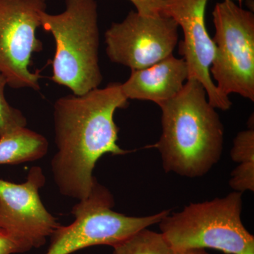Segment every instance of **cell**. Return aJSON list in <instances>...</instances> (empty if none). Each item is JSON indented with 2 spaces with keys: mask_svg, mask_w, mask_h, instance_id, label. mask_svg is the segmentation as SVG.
<instances>
[{
  "mask_svg": "<svg viewBox=\"0 0 254 254\" xmlns=\"http://www.w3.org/2000/svg\"><path fill=\"white\" fill-rule=\"evenodd\" d=\"M48 148L46 137L23 127L0 138V165L36 161L46 156Z\"/></svg>",
  "mask_w": 254,
  "mask_h": 254,
  "instance_id": "cell-12",
  "label": "cell"
},
{
  "mask_svg": "<svg viewBox=\"0 0 254 254\" xmlns=\"http://www.w3.org/2000/svg\"><path fill=\"white\" fill-rule=\"evenodd\" d=\"M41 26L55 38L52 81L78 96L98 88L103 77L96 1L66 0L61 14L41 13Z\"/></svg>",
  "mask_w": 254,
  "mask_h": 254,
  "instance_id": "cell-3",
  "label": "cell"
},
{
  "mask_svg": "<svg viewBox=\"0 0 254 254\" xmlns=\"http://www.w3.org/2000/svg\"><path fill=\"white\" fill-rule=\"evenodd\" d=\"M114 206L111 192L96 180L88 197L73 205V221L66 226L60 225L50 237L45 254H72L94 246L113 247L136 232L158 224L170 212L128 216L115 211Z\"/></svg>",
  "mask_w": 254,
  "mask_h": 254,
  "instance_id": "cell-5",
  "label": "cell"
},
{
  "mask_svg": "<svg viewBox=\"0 0 254 254\" xmlns=\"http://www.w3.org/2000/svg\"><path fill=\"white\" fill-rule=\"evenodd\" d=\"M128 105L120 83L79 96L66 95L55 102L57 152L51 171L61 194L84 199L96 181L93 170L99 159L105 154L128 153L118 144L119 128L114 120L116 110Z\"/></svg>",
  "mask_w": 254,
  "mask_h": 254,
  "instance_id": "cell-1",
  "label": "cell"
},
{
  "mask_svg": "<svg viewBox=\"0 0 254 254\" xmlns=\"http://www.w3.org/2000/svg\"><path fill=\"white\" fill-rule=\"evenodd\" d=\"M232 160L239 164L232 173L230 186L243 193L254 191V129L250 127L239 132L230 152Z\"/></svg>",
  "mask_w": 254,
  "mask_h": 254,
  "instance_id": "cell-13",
  "label": "cell"
},
{
  "mask_svg": "<svg viewBox=\"0 0 254 254\" xmlns=\"http://www.w3.org/2000/svg\"><path fill=\"white\" fill-rule=\"evenodd\" d=\"M187 79L186 63L173 55L149 67L131 71L121 88L128 100L151 101L159 106L177 96Z\"/></svg>",
  "mask_w": 254,
  "mask_h": 254,
  "instance_id": "cell-11",
  "label": "cell"
},
{
  "mask_svg": "<svg viewBox=\"0 0 254 254\" xmlns=\"http://www.w3.org/2000/svg\"><path fill=\"white\" fill-rule=\"evenodd\" d=\"M46 182L39 166L30 169L23 183L0 178V228L17 242L23 253L46 245L60 225L40 196Z\"/></svg>",
  "mask_w": 254,
  "mask_h": 254,
  "instance_id": "cell-9",
  "label": "cell"
},
{
  "mask_svg": "<svg viewBox=\"0 0 254 254\" xmlns=\"http://www.w3.org/2000/svg\"><path fill=\"white\" fill-rule=\"evenodd\" d=\"M46 0H0V73L14 89H40L39 73L30 70L34 53L43 50L36 37Z\"/></svg>",
  "mask_w": 254,
  "mask_h": 254,
  "instance_id": "cell-7",
  "label": "cell"
},
{
  "mask_svg": "<svg viewBox=\"0 0 254 254\" xmlns=\"http://www.w3.org/2000/svg\"><path fill=\"white\" fill-rule=\"evenodd\" d=\"M242 193L191 203L158 225L173 250L211 249L225 254H254V237L242 220Z\"/></svg>",
  "mask_w": 254,
  "mask_h": 254,
  "instance_id": "cell-4",
  "label": "cell"
},
{
  "mask_svg": "<svg viewBox=\"0 0 254 254\" xmlns=\"http://www.w3.org/2000/svg\"><path fill=\"white\" fill-rule=\"evenodd\" d=\"M6 86H8L7 79L0 73V138L27 125V120L21 111L11 106L5 98Z\"/></svg>",
  "mask_w": 254,
  "mask_h": 254,
  "instance_id": "cell-15",
  "label": "cell"
},
{
  "mask_svg": "<svg viewBox=\"0 0 254 254\" xmlns=\"http://www.w3.org/2000/svg\"><path fill=\"white\" fill-rule=\"evenodd\" d=\"M215 53L210 73L222 94L254 101V14L232 1L213 11Z\"/></svg>",
  "mask_w": 254,
  "mask_h": 254,
  "instance_id": "cell-6",
  "label": "cell"
},
{
  "mask_svg": "<svg viewBox=\"0 0 254 254\" xmlns=\"http://www.w3.org/2000/svg\"><path fill=\"white\" fill-rule=\"evenodd\" d=\"M178 25L163 14L128 13L105 32L110 61L133 70L143 69L173 55L179 40Z\"/></svg>",
  "mask_w": 254,
  "mask_h": 254,
  "instance_id": "cell-8",
  "label": "cell"
},
{
  "mask_svg": "<svg viewBox=\"0 0 254 254\" xmlns=\"http://www.w3.org/2000/svg\"><path fill=\"white\" fill-rule=\"evenodd\" d=\"M113 247L112 254H172L173 249L160 232L143 229Z\"/></svg>",
  "mask_w": 254,
  "mask_h": 254,
  "instance_id": "cell-14",
  "label": "cell"
},
{
  "mask_svg": "<svg viewBox=\"0 0 254 254\" xmlns=\"http://www.w3.org/2000/svg\"><path fill=\"white\" fill-rule=\"evenodd\" d=\"M208 0H165L160 13L173 18L183 31L180 54L188 68V78H195L204 87L209 103L215 109L228 110L232 103L215 86L210 68L215 53L213 39L205 25Z\"/></svg>",
  "mask_w": 254,
  "mask_h": 254,
  "instance_id": "cell-10",
  "label": "cell"
},
{
  "mask_svg": "<svg viewBox=\"0 0 254 254\" xmlns=\"http://www.w3.org/2000/svg\"><path fill=\"white\" fill-rule=\"evenodd\" d=\"M134 5L137 12L145 16L160 14L165 0H129Z\"/></svg>",
  "mask_w": 254,
  "mask_h": 254,
  "instance_id": "cell-16",
  "label": "cell"
},
{
  "mask_svg": "<svg viewBox=\"0 0 254 254\" xmlns=\"http://www.w3.org/2000/svg\"><path fill=\"white\" fill-rule=\"evenodd\" d=\"M159 107L162 133L153 146L165 171L188 178L206 175L221 158L224 127L204 87L188 78L177 96Z\"/></svg>",
  "mask_w": 254,
  "mask_h": 254,
  "instance_id": "cell-2",
  "label": "cell"
},
{
  "mask_svg": "<svg viewBox=\"0 0 254 254\" xmlns=\"http://www.w3.org/2000/svg\"><path fill=\"white\" fill-rule=\"evenodd\" d=\"M172 254H210L203 249H186V250H173Z\"/></svg>",
  "mask_w": 254,
  "mask_h": 254,
  "instance_id": "cell-18",
  "label": "cell"
},
{
  "mask_svg": "<svg viewBox=\"0 0 254 254\" xmlns=\"http://www.w3.org/2000/svg\"><path fill=\"white\" fill-rule=\"evenodd\" d=\"M23 253L22 249L10 235L0 228V254Z\"/></svg>",
  "mask_w": 254,
  "mask_h": 254,
  "instance_id": "cell-17",
  "label": "cell"
},
{
  "mask_svg": "<svg viewBox=\"0 0 254 254\" xmlns=\"http://www.w3.org/2000/svg\"><path fill=\"white\" fill-rule=\"evenodd\" d=\"M224 1H235V0H224ZM237 1H238L239 3H240V6H241V4H242V1H243V0H237Z\"/></svg>",
  "mask_w": 254,
  "mask_h": 254,
  "instance_id": "cell-19",
  "label": "cell"
}]
</instances>
